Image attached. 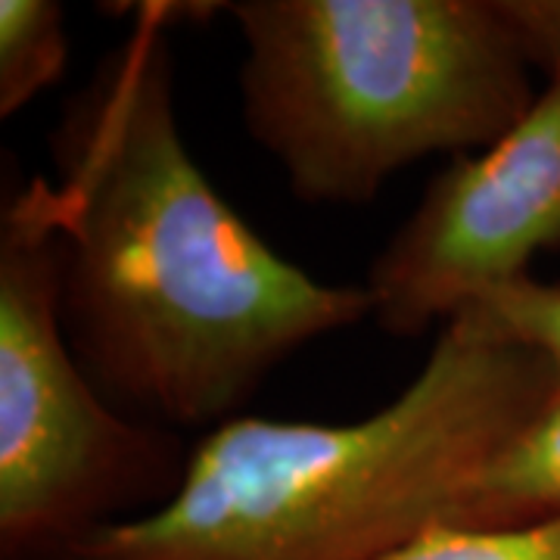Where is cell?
I'll list each match as a JSON object with an SVG mask.
<instances>
[{
  "label": "cell",
  "instance_id": "1",
  "mask_svg": "<svg viewBox=\"0 0 560 560\" xmlns=\"http://www.w3.org/2000/svg\"><path fill=\"white\" fill-rule=\"evenodd\" d=\"M224 3H138L66 103L50 184L66 334L106 399L221 427L302 346L374 318L368 287L275 253L202 175L175 116L168 28Z\"/></svg>",
  "mask_w": 560,
  "mask_h": 560
},
{
  "label": "cell",
  "instance_id": "2",
  "mask_svg": "<svg viewBox=\"0 0 560 560\" xmlns=\"http://www.w3.org/2000/svg\"><path fill=\"white\" fill-rule=\"evenodd\" d=\"M560 386L474 308L442 324L418 377L355 423L231 418L153 508L54 560H389L445 529L464 489Z\"/></svg>",
  "mask_w": 560,
  "mask_h": 560
},
{
  "label": "cell",
  "instance_id": "3",
  "mask_svg": "<svg viewBox=\"0 0 560 560\" xmlns=\"http://www.w3.org/2000/svg\"><path fill=\"white\" fill-rule=\"evenodd\" d=\"M243 119L308 202L480 153L539 97L495 0H241Z\"/></svg>",
  "mask_w": 560,
  "mask_h": 560
},
{
  "label": "cell",
  "instance_id": "4",
  "mask_svg": "<svg viewBox=\"0 0 560 560\" xmlns=\"http://www.w3.org/2000/svg\"><path fill=\"white\" fill-rule=\"evenodd\" d=\"M165 433L135 427L66 340L50 180H32L0 231V551L54 560L116 511L172 492Z\"/></svg>",
  "mask_w": 560,
  "mask_h": 560
},
{
  "label": "cell",
  "instance_id": "5",
  "mask_svg": "<svg viewBox=\"0 0 560 560\" xmlns=\"http://www.w3.org/2000/svg\"><path fill=\"white\" fill-rule=\"evenodd\" d=\"M558 249L560 69L504 138L442 168L364 287L383 330L420 337Z\"/></svg>",
  "mask_w": 560,
  "mask_h": 560
},
{
  "label": "cell",
  "instance_id": "6",
  "mask_svg": "<svg viewBox=\"0 0 560 560\" xmlns=\"http://www.w3.org/2000/svg\"><path fill=\"white\" fill-rule=\"evenodd\" d=\"M560 517V386L464 489L445 529H511Z\"/></svg>",
  "mask_w": 560,
  "mask_h": 560
},
{
  "label": "cell",
  "instance_id": "7",
  "mask_svg": "<svg viewBox=\"0 0 560 560\" xmlns=\"http://www.w3.org/2000/svg\"><path fill=\"white\" fill-rule=\"evenodd\" d=\"M69 62L66 13L54 0H0V116H16Z\"/></svg>",
  "mask_w": 560,
  "mask_h": 560
},
{
  "label": "cell",
  "instance_id": "8",
  "mask_svg": "<svg viewBox=\"0 0 560 560\" xmlns=\"http://www.w3.org/2000/svg\"><path fill=\"white\" fill-rule=\"evenodd\" d=\"M464 308H474L504 340L539 352L560 377V283L523 275L486 290Z\"/></svg>",
  "mask_w": 560,
  "mask_h": 560
},
{
  "label": "cell",
  "instance_id": "9",
  "mask_svg": "<svg viewBox=\"0 0 560 560\" xmlns=\"http://www.w3.org/2000/svg\"><path fill=\"white\" fill-rule=\"evenodd\" d=\"M389 560H560V517L511 529H430Z\"/></svg>",
  "mask_w": 560,
  "mask_h": 560
},
{
  "label": "cell",
  "instance_id": "10",
  "mask_svg": "<svg viewBox=\"0 0 560 560\" xmlns=\"http://www.w3.org/2000/svg\"><path fill=\"white\" fill-rule=\"evenodd\" d=\"M501 22L529 69H560V0H495Z\"/></svg>",
  "mask_w": 560,
  "mask_h": 560
}]
</instances>
